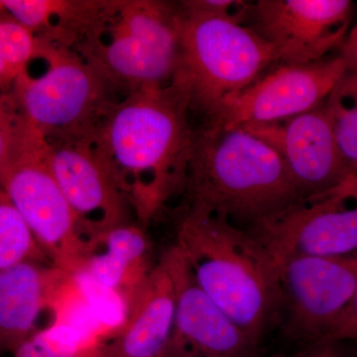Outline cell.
Returning a JSON list of instances; mask_svg holds the SVG:
<instances>
[{"instance_id": "8", "label": "cell", "mask_w": 357, "mask_h": 357, "mask_svg": "<svg viewBox=\"0 0 357 357\" xmlns=\"http://www.w3.org/2000/svg\"><path fill=\"white\" fill-rule=\"evenodd\" d=\"M283 335L307 347L318 344L357 291V251L340 256L294 255L280 263Z\"/></svg>"}, {"instance_id": "20", "label": "cell", "mask_w": 357, "mask_h": 357, "mask_svg": "<svg viewBox=\"0 0 357 357\" xmlns=\"http://www.w3.org/2000/svg\"><path fill=\"white\" fill-rule=\"evenodd\" d=\"M39 51V40L6 11L0 13V88L8 93Z\"/></svg>"}, {"instance_id": "1", "label": "cell", "mask_w": 357, "mask_h": 357, "mask_svg": "<svg viewBox=\"0 0 357 357\" xmlns=\"http://www.w3.org/2000/svg\"><path fill=\"white\" fill-rule=\"evenodd\" d=\"M191 109L176 83L139 89L117 100L91 136L142 222L185 191Z\"/></svg>"}, {"instance_id": "9", "label": "cell", "mask_w": 357, "mask_h": 357, "mask_svg": "<svg viewBox=\"0 0 357 357\" xmlns=\"http://www.w3.org/2000/svg\"><path fill=\"white\" fill-rule=\"evenodd\" d=\"M349 69L344 56L311 64H283L225 100L206 122L264 126L306 114L325 102Z\"/></svg>"}, {"instance_id": "10", "label": "cell", "mask_w": 357, "mask_h": 357, "mask_svg": "<svg viewBox=\"0 0 357 357\" xmlns=\"http://www.w3.org/2000/svg\"><path fill=\"white\" fill-rule=\"evenodd\" d=\"M351 7L349 0H260L248 4L244 20L283 64H311L344 41Z\"/></svg>"}, {"instance_id": "24", "label": "cell", "mask_w": 357, "mask_h": 357, "mask_svg": "<svg viewBox=\"0 0 357 357\" xmlns=\"http://www.w3.org/2000/svg\"><path fill=\"white\" fill-rule=\"evenodd\" d=\"M344 342H357V291L349 306L318 344H342Z\"/></svg>"}, {"instance_id": "2", "label": "cell", "mask_w": 357, "mask_h": 357, "mask_svg": "<svg viewBox=\"0 0 357 357\" xmlns=\"http://www.w3.org/2000/svg\"><path fill=\"white\" fill-rule=\"evenodd\" d=\"M185 191L187 210L248 230L305 203L273 145L243 126L208 122L194 131Z\"/></svg>"}, {"instance_id": "15", "label": "cell", "mask_w": 357, "mask_h": 357, "mask_svg": "<svg viewBox=\"0 0 357 357\" xmlns=\"http://www.w3.org/2000/svg\"><path fill=\"white\" fill-rule=\"evenodd\" d=\"M175 314V287L162 258L131 301L128 321L114 340L84 349L81 357H169Z\"/></svg>"}, {"instance_id": "25", "label": "cell", "mask_w": 357, "mask_h": 357, "mask_svg": "<svg viewBox=\"0 0 357 357\" xmlns=\"http://www.w3.org/2000/svg\"><path fill=\"white\" fill-rule=\"evenodd\" d=\"M342 344H316L307 345L302 351L292 354H272V356H261L258 354L251 357H347L340 349Z\"/></svg>"}, {"instance_id": "11", "label": "cell", "mask_w": 357, "mask_h": 357, "mask_svg": "<svg viewBox=\"0 0 357 357\" xmlns=\"http://www.w3.org/2000/svg\"><path fill=\"white\" fill-rule=\"evenodd\" d=\"M357 177L335 192L291 208L250 229L279 265L294 255L340 256L357 251Z\"/></svg>"}, {"instance_id": "27", "label": "cell", "mask_w": 357, "mask_h": 357, "mask_svg": "<svg viewBox=\"0 0 357 357\" xmlns=\"http://www.w3.org/2000/svg\"><path fill=\"white\" fill-rule=\"evenodd\" d=\"M354 344H356V351H357V342H354Z\"/></svg>"}, {"instance_id": "26", "label": "cell", "mask_w": 357, "mask_h": 357, "mask_svg": "<svg viewBox=\"0 0 357 357\" xmlns=\"http://www.w3.org/2000/svg\"><path fill=\"white\" fill-rule=\"evenodd\" d=\"M344 58L349 62V69H357V29L349 41Z\"/></svg>"}, {"instance_id": "7", "label": "cell", "mask_w": 357, "mask_h": 357, "mask_svg": "<svg viewBox=\"0 0 357 357\" xmlns=\"http://www.w3.org/2000/svg\"><path fill=\"white\" fill-rule=\"evenodd\" d=\"M181 53L178 3L122 0L119 13L84 58L123 98L139 89L172 84Z\"/></svg>"}, {"instance_id": "14", "label": "cell", "mask_w": 357, "mask_h": 357, "mask_svg": "<svg viewBox=\"0 0 357 357\" xmlns=\"http://www.w3.org/2000/svg\"><path fill=\"white\" fill-rule=\"evenodd\" d=\"M273 145L283 157L303 201L321 198L352 178L340 156L324 103L285 123L243 126Z\"/></svg>"}, {"instance_id": "12", "label": "cell", "mask_w": 357, "mask_h": 357, "mask_svg": "<svg viewBox=\"0 0 357 357\" xmlns=\"http://www.w3.org/2000/svg\"><path fill=\"white\" fill-rule=\"evenodd\" d=\"M48 160L91 244L128 225L132 206L91 137L48 141Z\"/></svg>"}, {"instance_id": "13", "label": "cell", "mask_w": 357, "mask_h": 357, "mask_svg": "<svg viewBox=\"0 0 357 357\" xmlns=\"http://www.w3.org/2000/svg\"><path fill=\"white\" fill-rule=\"evenodd\" d=\"M176 295L175 326L169 357H251L257 347L199 287L174 244L164 253Z\"/></svg>"}, {"instance_id": "22", "label": "cell", "mask_w": 357, "mask_h": 357, "mask_svg": "<svg viewBox=\"0 0 357 357\" xmlns=\"http://www.w3.org/2000/svg\"><path fill=\"white\" fill-rule=\"evenodd\" d=\"M77 292L82 296L100 328L121 330L128 321L130 302L117 289L103 285L84 270L72 275Z\"/></svg>"}, {"instance_id": "3", "label": "cell", "mask_w": 357, "mask_h": 357, "mask_svg": "<svg viewBox=\"0 0 357 357\" xmlns=\"http://www.w3.org/2000/svg\"><path fill=\"white\" fill-rule=\"evenodd\" d=\"M176 246L199 287L258 347L283 307L280 265L249 230L187 210Z\"/></svg>"}, {"instance_id": "5", "label": "cell", "mask_w": 357, "mask_h": 357, "mask_svg": "<svg viewBox=\"0 0 357 357\" xmlns=\"http://www.w3.org/2000/svg\"><path fill=\"white\" fill-rule=\"evenodd\" d=\"M178 7L182 53L174 83L185 91L191 109L206 119L280 62L269 42L236 18Z\"/></svg>"}, {"instance_id": "23", "label": "cell", "mask_w": 357, "mask_h": 357, "mask_svg": "<svg viewBox=\"0 0 357 357\" xmlns=\"http://www.w3.org/2000/svg\"><path fill=\"white\" fill-rule=\"evenodd\" d=\"M84 342L81 333L58 319L48 328L33 333L13 352V357H79Z\"/></svg>"}, {"instance_id": "18", "label": "cell", "mask_w": 357, "mask_h": 357, "mask_svg": "<svg viewBox=\"0 0 357 357\" xmlns=\"http://www.w3.org/2000/svg\"><path fill=\"white\" fill-rule=\"evenodd\" d=\"M93 245L102 248L91 250L79 270L121 291L131 302L151 272L145 266L149 248L146 234L139 227L128 223L105 232Z\"/></svg>"}, {"instance_id": "21", "label": "cell", "mask_w": 357, "mask_h": 357, "mask_svg": "<svg viewBox=\"0 0 357 357\" xmlns=\"http://www.w3.org/2000/svg\"><path fill=\"white\" fill-rule=\"evenodd\" d=\"M43 257L29 225L6 192H0V271Z\"/></svg>"}, {"instance_id": "6", "label": "cell", "mask_w": 357, "mask_h": 357, "mask_svg": "<svg viewBox=\"0 0 357 357\" xmlns=\"http://www.w3.org/2000/svg\"><path fill=\"white\" fill-rule=\"evenodd\" d=\"M43 74L26 72L1 95L48 141L82 139L95 133L119 98L102 72L76 51L39 40Z\"/></svg>"}, {"instance_id": "19", "label": "cell", "mask_w": 357, "mask_h": 357, "mask_svg": "<svg viewBox=\"0 0 357 357\" xmlns=\"http://www.w3.org/2000/svg\"><path fill=\"white\" fill-rule=\"evenodd\" d=\"M344 165L357 176V69H349L324 102Z\"/></svg>"}, {"instance_id": "4", "label": "cell", "mask_w": 357, "mask_h": 357, "mask_svg": "<svg viewBox=\"0 0 357 357\" xmlns=\"http://www.w3.org/2000/svg\"><path fill=\"white\" fill-rule=\"evenodd\" d=\"M0 107L1 191L28 223L54 267L76 273L91 245L52 172L48 141L10 107Z\"/></svg>"}, {"instance_id": "17", "label": "cell", "mask_w": 357, "mask_h": 357, "mask_svg": "<svg viewBox=\"0 0 357 357\" xmlns=\"http://www.w3.org/2000/svg\"><path fill=\"white\" fill-rule=\"evenodd\" d=\"M72 275L24 262L0 271V340L15 351L31 337L44 307L57 302Z\"/></svg>"}, {"instance_id": "16", "label": "cell", "mask_w": 357, "mask_h": 357, "mask_svg": "<svg viewBox=\"0 0 357 357\" xmlns=\"http://www.w3.org/2000/svg\"><path fill=\"white\" fill-rule=\"evenodd\" d=\"M122 0H1L0 9L37 39L84 56L121 8Z\"/></svg>"}]
</instances>
